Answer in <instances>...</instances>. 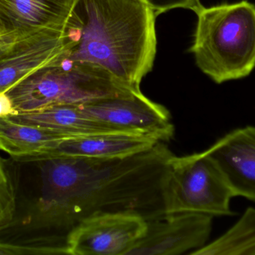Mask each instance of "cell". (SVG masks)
I'll use <instances>...</instances> for the list:
<instances>
[{"mask_svg": "<svg viewBox=\"0 0 255 255\" xmlns=\"http://www.w3.org/2000/svg\"><path fill=\"white\" fill-rule=\"evenodd\" d=\"M172 155L160 142L127 158L43 161V225L65 231L67 238L81 221L100 213L135 211L148 221L162 217L160 179Z\"/></svg>", "mask_w": 255, "mask_h": 255, "instance_id": "cell-1", "label": "cell"}, {"mask_svg": "<svg viewBox=\"0 0 255 255\" xmlns=\"http://www.w3.org/2000/svg\"><path fill=\"white\" fill-rule=\"evenodd\" d=\"M156 17L145 0H75L63 30L64 55L139 91L157 52Z\"/></svg>", "mask_w": 255, "mask_h": 255, "instance_id": "cell-2", "label": "cell"}, {"mask_svg": "<svg viewBox=\"0 0 255 255\" xmlns=\"http://www.w3.org/2000/svg\"><path fill=\"white\" fill-rule=\"evenodd\" d=\"M190 52L196 65L214 82L243 79L255 68V4L247 0L197 12Z\"/></svg>", "mask_w": 255, "mask_h": 255, "instance_id": "cell-3", "label": "cell"}, {"mask_svg": "<svg viewBox=\"0 0 255 255\" xmlns=\"http://www.w3.org/2000/svg\"><path fill=\"white\" fill-rule=\"evenodd\" d=\"M101 67L70 59L64 52L6 91L15 110L28 112L55 104H82L133 92Z\"/></svg>", "mask_w": 255, "mask_h": 255, "instance_id": "cell-4", "label": "cell"}, {"mask_svg": "<svg viewBox=\"0 0 255 255\" xmlns=\"http://www.w3.org/2000/svg\"><path fill=\"white\" fill-rule=\"evenodd\" d=\"M164 215L195 213L211 217L233 215L234 195L217 163L208 151L172 155L160 179Z\"/></svg>", "mask_w": 255, "mask_h": 255, "instance_id": "cell-5", "label": "cell"}, {"mask_svg": "<svg viewBox=\"0 0 255 255\" xmlns=\"http://www.w3.org/2000/svg\"><path fill=\"white\" fill-rule=\"evenodd\" d=\"M148 220L135 211H108L81 221L67 235L66 255H127L146 233Z\"/></svg>", "mask_w": 255, "mask_h": 255, "instance_id": "cell-6", "label": "cell"}, {"mask_svg": "<svg viewBox=\"0 0 255 255\" xmlns=\"http://www.w3.org/2000/svg\"><path fill=\"white\" fill-rule=\"evenodd\" d=\"M79 106L91 118L127 133L156 135L164 142L174 135L169 111L147 98L141 91L97 99Z\"/></svg>", "mask_w": 255, "mask_h": 255, "instance_id": "cell-7", "label": "cell"}, {"mask_svg": "<svg viewBox=\"0 0 255 255\" xmlns=\"http://www.w3.org/2000/svg\"><path fill=\"white\" fill-rule=\"evenodd\" d=\"M214 217L195 213L163 215L148 221L143 238L127 255H178L208 244Z\"/></svg>", "mask_w": 255, "mask_h": 255, "instance_id": "cell-8", "label": "cell"}, {"mask_svg": "<svg viewBox=\"0 0 255 255\" xmlns=\"http://www.w3.org/2000/svg\"><path fill=\"white\" fill-rule=\"evenodd\" d=\"M64 51L63 30L19 33L0 46V93L53 62Z\"/></svg>", "mask_w": 255, "mask_h": 255, "instance_id": "cell-9", "label": "cell"}, {"mask_svg": "<svg viewBox=\"0 0 255 255\" xmlns=\"http://www.w3.org/2000/svg\"><path fill=\"white\" fill-rule=\"evenodd\" d=\"M207 151L223 172L234 197L255 202V126L232 130Z\"/></svg>", "mask_w": 255, "mask_h": 255, "instance_id": "cell-10", "label": "cell"}, {"mask_svg": "<svg viewBox=\"0 0 255 255\" xmlns=\"http://www.w3.org/2000/svg\"><path fill=\"white\" fill-rule=\"evenodd\" d=\"M163 142L159 136L145 133H100L63 139L54 159H123L136 155Z\"/></svg>", "mask_w": 255, "mask_h": 255, "instance_id": "cell-11", "label": "cell"}, {"mask_svg": "<svg viewBox=\"0 0 255 255\" xmlns=\"http://www.w3.org/2000/svg\"><path fill=\"white\" fill-rule=\"evenodd\" d=\"M74 136H78L0 118V151L17 162L53 160L58 144Z\"/></svg>", "mask_w": 255, "mask_h": 255, "instance_id": "cell-12", "label": "cell"}, {"mask_svg": "<svg viewBox=\"0 0 255 255\" xmlns=\"http://www.w3.org/2000/svg\"><path fill=\"white\" fill-rule=\"evenodd\" d=\"M75 0H0V20L6 33L64 30Z\"/></svg>", "mask_w": 255, "mask_h": 255, "instance_id": "cell-13", "label": "cell"}, {"mask_svg": "<svg viewBox=\"0 0 255 255\" xmlns=\"http://www.w3.org/2000/svg\"><path fill=\"white\" fill-rule=\"evenodd\" d=\"M7 118L17 122L76 136L127 133L91 118L80 109L79 104L52 105L38 110L19 112Z\"/></svg>", "mask_w": 255, "mask_h": 255, "instance_id": "cell-14", "label": "cell"}, {"mask_svg": "<svg viewBox=\"0 0 255 255\" xmlns=\"http://www.w3.org/2000/svg\"><path fill=\"white\" fill-rule=\"evenodd\" d=\"M191 255H255V208H248L224 234Z\"/></svg>", "mask_w": 255, "mask_h": 255, "instance_id": "cell-15", "label": "cell"}, {"mask_svg": "<svg viewBox=\"0 0 255 255\" xmlns=\"http://www.w3.org/2000/svg\"><path fill=\"white\" fill-rule=\"evenodd\" d=\"M16 208L14 184L4 160L0 155V232L11 225Z\"/></svg>", "mask_w": 255, "mask_h": 255, "instance_id": "cell-16", "label": "cell"}, {"mask_svg": "<svg viewBox=\"0 0 255 255\" xmlns=\"http://www.w3.org/2000/svg\"><path fill=\"white\" fill-rule=\"evenodd\" d=\"M64 255L57 247L46 245L16 244L0 241V255Z\"/></svg>", "mask_w": 255, "mask_h": 255, "instance_id": "cell-17", "label": "cell"}, {"mask_svg": "<svg viewBox=\"0 0 255 255\" xmlns=\"http://www.w3.org/2000/svg\"><path fill=\"white\" fill-rule=\"evenodd\" d=\"M145 1L157 16L174 8L189 9L196 13L203 6L200 0H145Z\"/></svg>", "mask_w": 255, "mask_h": 255, "instance_id": "cell-18", "label": "cell"}, {"mask_svg": "<svg viewBox=\"0 0 255 255\" xmlns=\"http://www.w3.org/2000/svg\"><path fill=\"white\" fill-rule=\"evenodd\" d=\"M18 114L6 92L0 93V118L11 116Z\"/></svg>", "mask_w": 255, "mask_h": 255, "instance_id": "cell-19", "label": "cell"}, {"mask_svg": "<svg viewBox=\"0 0 255 255\" xmlns=\"http://www.w3.org/2000/svg\"><path fill=\"white\" fill-rule=\"evenodd\" d=\"M20 32H22V31H13V32L7 33V34L0 37V46H2L7 42L10 41L11 39H13L15 36L17 35Z\"/></svg>", "mask_w": 255, "mask_h": 255, "instance_id": "cell-20", "label": "cell"}, {"mask_svg": "<svg viewBox=\"0 0 255 255\" xmlns=\"http://www.w3.org/2000/svg\"><path fill=\"white\" fill-rule=\"evenodd\" d=\"M7 34L4 31V28H3L2 24H1V20H0V37L4 35V34Z\"/></svg>", "mask_w": 255, "mask_h": 255, "instance_id": "cell-21", "label": "cell"}]
</instances>
